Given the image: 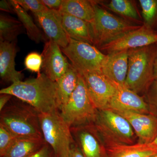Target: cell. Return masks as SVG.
<instances>
[{
	"instance_id": "cell-1",
	"label": "cell",
	"mask_w": 157,
	"mask_h": 157,
	"mask_svg": "<svg viewBox=\"0 0 157 157\" xmlns=\"http://www.w3.org/2000/svg\"><path fill=\"white\" fill-rule=\"evenodd\" d=\"M1 94H9L29 104L40 113H50L60 109L56 82L43 73L36 78L12 83L2 89Z\"/></svg>"
},
{
	"instance_id": "cell-2",
	"label": "cell",
	"mask_w": 157,
	"mask_h": 157,
	"mask_svg": "<svg viewBox=\"0 0 157 157\" xmlns=\"http://www.w3.org/2000/svg\"><path fill=\"white\" fill-rule=\"evenodd\" d=\"M0 112V124L15 137L43 139L40 113L29 104L20 100L9 102Z\"/></svg>"
},
{
	"instance_id": "cell-3",
	"label": "cell",
	"mask_w": 157,
	"mask_h": 157,
	"mask_svg": "<svg viewBox=\"0 0 157 157\" xmlns=\"http://www.w3.org/2000/svg\"><path fill=\"white\" fill-rule=\"evenodd\" d=\"M157 43L128 50L125 86L138 94L147 92L154 81V62Z\"/></svg>"
},
{
	"instance_id": "cell-4",
	"label": "cell",
	"mask_w": 157,
	"mask_h": 157,
	"mask_svg": "<svg viewBox=\"0 0 157 157\" xmlns=\"http://www.w3.org/2000/svg\"><path fill=\"white\" fill-rule=\"evenodd\" d=\"M39 121L43 139L51 147L56 157H69L75 141L71 128L60 111L41 113Z\"/></svg>"
},
{
	"instance_id": "cell-5",
	"label": "cell",
	"mask_w": 157,
	"mask_h": 157,
	"mask_svg": "<svg viewBox=\"0 0 157 157\" xmlns=\"http://www.w3.org/2000/svg\"><path fill=\"white\" fill-rule=\"evenodd\" d=\"M93 124L105 147L134 143L135 133L132 126L122 116L111 109L98 110Z\"/></svg>"
},
{
	"instance_id": "cell-6",
	"label": "cell",
	"mask_w": 157,
	"mask_h": 157,
	"mask_svg": "<svg viewBox=\"0 0 157 157\" xmlns=\"http://www.w3.org/2000/svg\"><path fill=\"white\" fill-rule=\"evenodd\" d=\"M60 112L71 128L91 124L95 121L98 110L90 98L80 74L77 87Z\"/></svg>"
},
{
	"instance_id": "cell-7",
	"label": "cell",
	"mask_w": 157,
	"mask_h": 157,
	"mask_svg": "<svg viewBox=\"0 0 157 157\" xmlns=\"http://www.w3.org/2000/svg\"><path fill=\"white\" fill-rule=\"evenodd\" d=\"M95 17L91 24L94 45L101 46L141 26L132 24L109 13L94 1Z\"/></svg>"
},
{
	"instance_id": "cell-8",
	"label": "cell",
	"mask_w": 157,
	"mask_h": 157,
	"mask_svg": "<svg viewBox=\"0 0 157 157\" xmlns=\"http://www.w3.org/2000/svg\"><path fill=\"white\" fill-rule=\"evenodd\" d=\"M63 54L79 74L101 71L107 57L94 45L70 38L68 45L61 48Z\"/></svg>"
},
{
	"instance_id": "cell-9",
	"label": "cell",
	"mask_w": 157,
	"mask_h": 157,
	"mask_svg": "<svg viewBox=\"0 0 157 157\" xmlns=\"http://www.w3.org/2000/svg\"><path fill=\"white\" fill-rule=\"evenodd\" d=\"M157 43V33L147 26L130 31L112 42L101 46L100 51L108 54L121 51L131 50Z\"/></svg>"
},
{
	"instance_id": "cell-10",
	"label": "cell",
	"mask_w": 157,
	"mask_h": 157,
	"mask_svg": "<svg viewBox=\"0 0 157 157\" xmlns=\"http://www.w3.org/2000/svg\"><path fill=\"white\" fill-rule=\"evenodd\" d=\"M90 98L98 110L108 108L117 87L109 81L101 71L90 72L81 75Z\"/></svg>"
},
{
	"instance_id": "cell-11",
	"label": "cell",
	"mask_w": 157,
	"mask_h": 157,
	"mask_svg": "<svg viewBox=\"0 0 157 157\" xmlns=\"http://www.w3.org/2000/svg\"><path fill=\"white\" fill-rule=\"evenodd\" d=\"M42 55L43 73L52 81H57L71 65L67 57L64 56L61 47L50 39L45 42Z\"/></svg>"
},
{
	"instance_id": "cell-12",
	"label": "cell",
	"mask_w": 157,
	"mask_h": 157,
	"mask_svg": "<svg viewBox=\"0 0 157 157\" xmlns=\"http://www.w3.org/2000/svg\"><path fill=\"white\" fill-rule=\"evenodd\" d=\"M107 109L115 112L151 113L149 106L143 98L126 86L117 87Z\"/></svg>"
},
{
	"instance_id": "cell-13",
	"label": "cell",
	"mask_w": 157,
	"mask_h": 157,
	"mask_svg": "<svg viewBox=\"0 0 157 157\" xmlns=\"http://www.w3.org/2000/svg\"><path fill=\"white\" fill-rule=\"evenodd\" d=\"M75 143L85 157H104L105 146L94 124L71 128Z\"/></svg>"
},
{
	"instance_id": "cell-14",
	"label": "cell",
	"mask_w": 157,
	"mask_h": 157,
	"mask_svg": "<svg viewBox=\"0 0 157 157\" xmlns=\"http://www.w3.org/2000/svg\"><path fill=\"white\" fill-rule=\"evenodd\" d=\"M34 14L37 22L49 39L56 42L61 48L67 46L70 38L62 25L59 11L48 9L41 13Z\"/></svg>"
},
{
	"instance_id": "cell-15",
	"label": "cell",
	"mask_w": 157,
	"mask_h": 157,
	"mask_svg": "<svg viewBox=\"0 0 157 157\" xmlns=\"http://www.w3.org/2000/svg\"><path fill=\"white\" fill-rule=\"evenodd\" d=\"M124 117L139 139L138 143L151 144L157 135V117L151 113L116 112Z\"/></svg>"
},
{
	"instance_id": "cell-16",
	"label": "cell",
	"mask_w": 157,
	"mask_h": 157,
	"mask_svg": "<svg viewBox=\"0 0 157 157\" xmlns=\"http://www.w3.org/2000/svg\"><path fill=\"white\" fill-rule=\"evenodd\" d=\"M128 66V51L111 52L101 68L104 76L117 87L125 86Z\"/></svg>"
},
{
	"instance_id": "cell-17",
	"label": "cell",
	"mask_w": 157,
	"mask_h": 157,
	"mask_svg": "<svg viewBox=\"0 0 157 157\" xmlns=\"http://www.w3.org/2000/svg\"><path fill=\"white\" fill-rule=\"evenodd\" d=\"M17 51L16 41L0 42V77L5 82L12 84L22 81L23 75L15 69Z\"/></svg>"
},
{
	"instance_id": "cell-18",
	"label": "cell",
	"mask_w": 157,
	"mask_h": 157,
	"mask_svg": "<svg viewBox=\"0 0 157 157\" xmlns=\"http://www.w3.org/2000/svg\"><path fill=\"white\" fill-rule=\"evenodd\" d=\"M60 13L62 25L69 38L94 45L90 24L78 17Z\"/></svg>"
},
{
	"instance_id": "cell-19",
	"label": "cell",
	"mask_w": 157,
	"mask_h": 157,
	"mask_svg": "<svg viewBox=\"0 0 157 157\" xmlns=\"http://www.w3.org/2000/svg\"><path fill=\"white\" fill-rule=\"evenodd\" d=\"M157 154V149L151 144L137 143L105 147L104 157H148Z\"/></svg>"
},
{
	"instance_id": "cell-20",
	"label": "cell",
	"mask_w": 157,
	"mask_h": 157,
	"mask_svg": "<svg viewBox=\"0 0 157 157\" xmlns=\"http://www.w3.org/2000/svg\"><path fill=\"white\" fill-rule=\"evenodd\" d=\"M59 11L91 24L95 17L94 1L63 0Z\"/></svg>"
},
{
	"instance_id": "cell-21",
	"label": "cell",
	"mask_w": 157,
	"mask_h": 157,
	"mask_svg": "<svg viewBox=\"0 0 157 157\" xmlns=\"http://www.w3.org/2000/svg\"><path fill=\"white\" fill-rule=\"evenodd\" d=\"M45 144L43 139L17 137L1 157H30L39 151Z\"/></svg>"
},
{
	"instance_id": "cell-22",
	"label": "cell",
	"mask_w": 157,
	"mask_h": 157,
	"mask_svg": "<svg viewBox=\"0 0 157 157\" xmlns=\"http://www.w3.org/2000/svg\"><path fill=\"white\" fill-rule=\"evenodd\" d=\"M80 74L72 65L67 71L56 82L60 104V109L67 103L78 85Z\"/></svg>"
},
{
	"instance_id": "cell-23",
	"label": "cell",
	"mask_w": 157,
	"mask_h": 157,
	"mask_svg": "<svg viewBox=\"0 0 157 157\" xmlns=\"http://www.w3.org/2000/svg\"><path fill=\"white\" fill-rule=\"evenodd\" d=\"M25 29L19 20L6 14L0 16V42H13Z\"/></svg>"
},
{
	"instance_id": "cell-24",
	"label": "cell",
	"mask_w": 157,
	"mask_h": 157,
	"mask_svg": "<svg viewBox=\"0 0 157 157\" xmlns=\"http://www.w3.org/2000/svg\"><path fill=\"white\" fill-rule=\"evenodd\" d=\"M10 2L14 8V13L17 14L18 20L26 31L29 38L37 43L41 42L43 39L42 32L27 11L23 9L15 0H11Z\"/></svg>"
},
{
	"instance_id": "cell-25",
	"label": "cell",
	"mask_w": 157,
	"mask_h": 157,
	"mask_svg": "<svg viewBox=\"0 0 157 157\" xmlns=\"http://www.w3.org/2000/svg\"><path fill=\"white\" fill-rule=\"evenodd\" d=\"M113 11L134 20H139V16L135 6L128 0H112L105 6Z\"/></svg>"
},
{
	"instance_id": "cell-26",
	"label": "cell",
	"mask_w": 157,
	"mask_h": 157,
	"mask_svg": "<svg viewBox=\"0 0 157 157\" xmlns=\"http://www.w3.org/2000/svg\"><path fill=\"white\" fill-rule=\"evenodd\" d=\"M144 25L152 28L157 20V0H140Z\"/></svg>"
},
{
	"instance_id": "cell-27",
	"label": "cell",
	"mask_w": 157,
	"mask_h": 157,
	"mask_svg": "<svg viewBox=\"0 0 157 157\" xmlns=\"http://www.w3.org/2000/svg\"><path fill=\"white\" fill-rule=\"evenodd\" d=\"M43 59L42 54L37 52H32L26 56L25 59V66L27 70L31 72L37 73L38 75L41 73Z\"/></svg>"
},
{
	"instance_id": "cell-28",
	"label": "cell",
	"mask_w": 157,
	"mask_h": 157,
	"mask_svg": "<svg viewBox=\"0 0 157 157\" xmlns=\"http://www.w3.org/2000/svg\"><path fill=\"white\" fill-rule=\"evenodd\" d=\"M17 137L0 124V156L2 157L11 146Z\"/></svg>"
},
{
	"instance_id": "cell-29",
	"label": "cell",
	"mask_w": 157,
	"mask_h": 157,
	"mask_svg": "<svg viewBox=\"0 0 157 157\" xmlns=\"http://www.w3.org/2000/svg\"><path fill=\"white\" fill-rule=\"evenodd\" d=\"M21 7L27 11H30L34 14L41 13L48 10L41 0H15Z\"/></svg>"
},
{
	"instance_id": "cell-30",
	"label": "cell",
	"mask_w": 157,
	"mask_h": 157,
	"mask_svg": "<svg viewBox=\"0 0 157 157\" xmlns=\"http://www.w3.org/2000/svg\"><path fill=\"white\" fill-rule=\"evenodd\" d=\"M147 92L151 113L157 117V79L153 82Z\"/></svg>"
},
{
	"instance_id": "cell-31",
	"label": "cell",
	"mask_w": 157,
	"mask_h": 157,
	"mask_svg": "<svg viewBox=\"0 0 157 157\" xmlns=\"http://www.w3.org/2000/svg\"><path fill=\"white\" fill-rule=\"evenodd\" d=\"M30 157H56L52 149L47 144L39 151Z\"/></svg>"
},
{
	"instance_id": "cell-32",
	"label": "cell",
	"mask_w": 157,
	"mask_h": 157,
	"mask_svg": "<svg viewBox=\"0 0 157 157\" xmlns=\"http://www.w3.org/2000/svg\"><path fill=\"white\" fill-rule=\"evenodd\" d=\"M42 2L48 9L59 11L63 0H41Z\"/></svg>"
},
{
	"instance_id": "cell-33",
	"label": "cell",
	"mask_w": 157,
	"mask_h": 157,
	"mask_svg": "<svg viewBox=\"0 0 157 157\" xmlns=\"http://www.w3.org/2000/svg\"><path fill=\"white\" fill-rule=\"evenodd\" d=\"M0 9L1 11L8 12V13H14V8L11 5L10 1L2 0L0 2Z\"/></svg>"
},
{
	"instance_id": "cell-34",
	"label": "cell",
	"mask_w": 157,
	"mask_h": 157,
	"mask_svg": "<svg viewBox=\"0 0 157 157\" xmlns=\"http://www.w3.org/2000/svg\"><path fill=\"white\" fill-rule=\"evenodd\" d=\"M13 96L9 94H1L0 95V111L7 105L12 98Z\"/></svg>"
},
{
	"instance_id": "cell-35",
	"label": "cell",
	"mask_w": 157,
	"mask_h": 157,
	"mask_svg": "<svg viewBox=\"0 0 157 157\" xmlns=\"http://www.w3.org/2000/svg\"><path fill=\"white\" fill-rule=\"evenodd\" d=\"M69 157H85L81 149L76 143L71 148Z\"/></svg>"
},
{
	"instance_id": "cell-36",
	"label": "cell",
	"mask_w": 157,
	"mask_h": 157,
	"mask_svg": "<svg viewBox=\"0 0 157 157\" xmlns=\"http://www.w3.org/2000/svg\"><path fill=\"white\" fill-rule=\"evenodd\" d=\"M154 76L155 79H157V49L154 62Z\"/></svg>"
},
{
	"instance_id": "cell-37",
	"label": "cell",
	"mask_w": 157,
	"mask_h": 157,
	"mask_svg": "<svg viewBox=\"0 0 157 157\" xmlns=\"http://www.w3.org/2000/svg\"><path fill=\"white\" fill-rule=\"evenodd\" d=\"M151 144L157 149V135L155 140L151 143Z\"/></svg>"
},
{
	"instance_id": "cell-38",
	"label": "cell",
	"mask_w": 157,
	"mask_h": 157,
	"mask_svg": "<svg viewBox=\"0 0 157 157\" xmlns=\"http://www.w3.org/2000/svg\"><path fill=\"white\" fill-rule=\"evenodd\" d=\"M148 157H157V154H156L152 155L151 156H149Z\"/></svg>"
},
{
	"instance_id": "cell-39",
	"label": "cell",
	"mask_w": 157,
	"mask_h": 157,
	"mask_svg": "<svg viewBox=\"0 0 157 157\" xmlns=\"http://www.w3.org/2000/svg\"><path fill=\"white\" fill-rule=\"evenodd\" d=\"M157 33V31H156Z\"/></svg>"
}]
</instances>
